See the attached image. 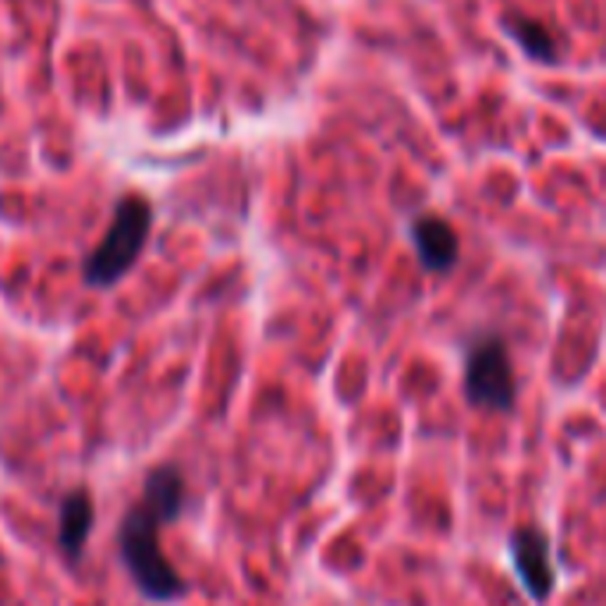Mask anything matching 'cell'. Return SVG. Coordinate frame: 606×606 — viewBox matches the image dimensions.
<instances>
[{"label":"cell","mask_w":606,"mask_h":606,"mask_svg":"<svg viewBox=\"0 0 606 606\" xmlns=\"http://www.w3.org/2000/svg\"><path fill=\"white\" fill-rule=\"evenodd\" d=\"M185 507V476L175 465H157L142 483V497L125 510L118 528L121 560L139 593L153 603H170L188 593L185 578L160 550V528L178 521Z\"/></svg>","instance_id":"cell-1"},{"label":"cell","mask_w":606,"mask_h":606,"mask_svg":"<svg viewBox=\"0 0 606 606\" xmlns=\"http://www.w3.org/2000/svg\"><path fill=\"white\" fill-rule=\"evenodd\" d=\"M149 223H153V210H149V202L142 196H125L118 202L103 241L86 259L82 274H86L89 288H110V284H118L131 267H136L139 252L146 249Z\"/></svg>","instance_id":"cell-2"},{"label":"cell","mask_w":606,"mask_h":606,"mask_svg":"<svg viewBox=\"0 0 606 606\" xmlns=\"http://www.w3.org/2000/svg\"><path fill=\"white\" fill-rule=\"evenodd\" d=\"M465 397L483 411H510L518 401L515 369L500 337H483L465 355Z\"/></svg>","instance_id":"cell-3"},{"label":"cell","mask_w":606,"mask_h":606,"mask_svg":"<svg viewBox=\"0 0 606 606\" xmlns=\"http://www.w3.org/2000/svg\"><path fill=\"white\" fill-rule=\"evenodd\" d=\"M510 560H515L518 582L525 585V593L536 603H546L554 596L557 572H554V557H550V539H546L543 528L536 525H521L510 533Z\"/></svg>","instance_id":"cell-4"},{"label":"cell","mask_w":606,"mask_h":606,"mask_svg":"<svg viewBox=\"0 0 606 606\" xmlns=\"http://www.w3.org/2000/svg\"><path fill=\"white\" fill-rule=\"evenodd\" d=\"M92 521H97V507H92L89 489H71V494L61 500V510H57V543L68 560H79L89 533H92Z\"/></svg>","instance_id":"cell-5"},{"label":"cell","mask_w":606,"mask_h":606,"mask_svg":"<svg viewBox=\"0 0 606 606\" xmlns=\"http://www.w3.org/2000/svg\"><path fill=\"white\" fill-rule=\"evenodd\" d=\"M415 249L426 270H450L458 262V238L444 220H419L415 223Z\"/></svg>","instance_id":"cell-6"}]
</instances>
